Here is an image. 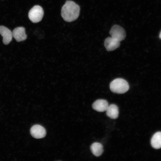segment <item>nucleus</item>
<instances>
[{"instance_id": "obj_1", "label": "nucleus", "mask_w": 161, "mask_h": 161, "mask_svg": "<svg viewBox=\"0 0 161 161\" xmlns=\"http://www.w3.org/2000/svg\"><path fill=\"white\" fill-rule=\"evenodd\" d=\"M80 9V6L75 2L72 1H67L62 8L61 16L67 22L73 21L79 16Z\"/></svg>"}, {"instance_id": "obj_2", "label": "nucleus", "mask_w": 161, "mask_h": 161, "mask_svg": "<svg viewBox=\"0 0 161 161\" xmlns=\"http://www.w3.org/2000/svg\"><path fill=\"white\" fill-rule=\"evenodd\" d=\"M110 88L113 92L123 94L128 90L129 86L127 82L125 80L117 78L114 79L110 83Z\"/></svg>"}, {"instance_id": "obj_3", "label": "nucleus", "mask_w": 161, "mask_h": 161, "mask_svg": "<svg viewBox=\"0 0 161 161\" xmlns=\"http://www.w3.org/2000/svg\"><path fill=\"white\" fill-rule=\"evenodd\" d=\"M44 14L42 8L38 5L34 6L30 10L28 17L33 23H37L42 19Z\"/></svg>"}, {"instance_id": "obj_4", "label": "nucleus", "mask_w": 161, "mask_h": 161, "mask_svg": "<svg viewBox=\"0 0 161 161\" xmlns=\"http://www.w3.org/2000/svg\"><path fill=\"white\" fill-rule=\"evenodd\" d=\"M112 37L118 40L120 42L124 40L126 36L124 29L117 25H113L109 32Z\"/></svg>"}, {"instance_id": "obj_5", "label": "nucleus", "mask_w": 161, "mask_h": 161, "mask_svg": "<svg viewBox=\"0 0 161 161\" xmlns=\"http://www.w3.org/2000/svg\"><path fill=\"white\" fill-rule=\"evenodd\" d=\"M30 133L33 137L40 139L44 137L46 135L45 129L42 126L36 124L32 126L30 129Z\"/></svg>"}, {"instance_id": "obj_6", "label": "nucleus", "mask_w": 161, "mask_h": 161, "mask_svg": "<svg viewBox=\"0 0 161 161\" xmlns=\"http://www.w3.org/2000/svg\"><path fill=\"white\" fill-rule=\"evenodd\" d=\"M120 41L112 37L106 38L104 45L107 51H112L115 50L120 46Z\"/></svg>"}, {"instance_id": "obj_7", "label": "nucleus", "mask_w": 161, "mask_h": 161, "mask_svg": "<svg viewBox=\"0 0 161 161\" xmlns=\"http://www.w3.org/2000/svg\"><path fill=\"white\" fill-rule=\"evenodd\" d=\"M13 37L18 42L23 41L27 38V35L25 33V29L21 27H17L12 32Z\"/></svg>"}, {"instance_id": "obj_8", "label": "nucleus", "mask_w": 161, "mask_h": 161, "mask_svg": "<svg viewBox=\"0 0 161 161\" xmlns=\"http://www.w3.org/2000/svg\"><path fill=\"white\" fill-rule=\"evenodd\" d=\"M0 34L3 38V42L4 44H8L12 41L13 37L12 32L6 27L0 26Z\"/></svg>"}, {"instance_id": "obj_9", "label": "nucleus", "mask_w": 161, "mask_h": 161, "mask_svg": "<svg viewBox=\"0 0 161 161\" xmlns=\"http://www.w3.org/2000/svg\"><path fill=\"white\" fill-rule=\"evenodd\" d=\"M107 101L103 99H98L95 101L92 107L95 110L99 112H104L106 110L109 106Z\"/></svg>"}, {"instance_id": "obj_10", "label": "nucleus", "mask_w": 161, "mask_h": 161, "mask_svg": "<svg viewBox=\"0 0 161 161\" xmlns=\"http://www.w3.org/2000/svg\"><path fill=\"white\" fill-rule=\"evenodd\" d=\"M106 111L107 116L111 119H116L118 116V108L115 104H112L109 105Z\"/></svg>"}, {"instance_id": "obj_11", "label": "nucleus", "mask_w": 161, "mask_h": 161, "mask_svg": "<svg viewBox=\"0 0 161 161\" xmlns=\"http://www.w3.org/2000/svg\"><path fill=\"white\" fill-rule=\"evenodd\" d=\"M151 144L155 149L161 148V131L157 132L153 135L151 140Z\"/></svg>"}, {"instance_id": "obj_12", "label": "nucleus", "mask_w": 161, "mask_h": 161, "mask_svg": "<svg viewBox=\"0 0 161 161\" xmlns=\"http://www.w3.org/2000/svg\"><path fill=\"white\" fill-rule=\"evenodd\" d=\"M90 149L92 153L96 157L100 156L103 152V146L99 143H92L90 146Z\"/></svg>"}, {"instance_id": "obj_13", "label": "nucleus", "mask_w": 161, "mask_h": 161, "mask_svg": "<svg viewBox=\"0 0 161 161\" xmlns=\"http://www.w3.org/2000/svg\"><path fill=\"white\" fill-rule=\"evenodd\" d=\"M159 37H160V38L161 39V31Z\"/></svg>"}]
</instances>
